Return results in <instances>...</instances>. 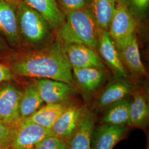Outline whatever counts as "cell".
<instances>
[{
	"label": "cell",
	"mask_w": 149,
	"mask_h": 149,
	"mask_svg": "<svg viewBox=\"0 0 149 149\" xmlns=\"http://www.w3.org/2000/svg\"><path fill=\"white\" fill-rule=\"evenodd\" d=\"M11 70L22 77L56 80L76 87L65 45L58 39L46 47L22 54L12 63Z\"/></svg>",
	"instance_id": "1"
},
{
	"label": "cell",
	"mask_w": 149,
	"mask_h": 149,
	"mask_svg": "<svg viewBox=\"0 0 149 149\" xmlns=\"http://www.w3.org/2000/svg\"><path fill=\"white\" fill-rule=\"evenodd\" d=\"M101 31L88 7L65 14V21L56 33L58 40L65 45L79 44L96 49Z\"/></svg>",
	"instance_id": "2"
},
{
	"label": "cell",
	"mask_w": 149,
	"mask_h": 149,
	"mask_svg": "<svg viewBox=\"0 0 149 149\" xmlns=\"http://www.w3.org/2000/svg\"><path fill=\"white\" fill-rule=\"evenodd\" d=\"M16 8L21 38L31 47L42 45L50 37L53 30L48 22L23 0L18 2Z\"/></svg>",
	"instance_id": "3"
},
{
	"label": "cell",
	"mask_w": 149,
	"mask_h": 149,
	"mask_svg": "<svg viewBox=\"0 0 149 149\" xmlns=\"http://www.w3.org/2000/svg\"><path fill=\"white\" fill-rule=\"evenodd\" d=\"M138 24V20L129 12L125 2L118 0L107 31L117 45L135 34Z\"/></svg>",
	"instance_id": "4"
},
{
	"label": "cell",
	"mask_w": 149,
	"mask_h": 149,
	"mask_svg": "<svg viewBox=\"0 0 149 149\" xmlns=\"http://www.w3.org/2000/svg\"><path fill=\"white\" fill-rule=\"evenodd\" d=\"M22 93L11 84L0 87V121L13 129L22 121L19 112Z\"/></svg>",
	"instance_id": "5"
},
{
	"label": "cell",
	"mask_w": 149,
	"mask_h": 149,
	"mask_svg": "<svg viewBox=\"0 0 149 149\" xmlns=\"http://www.w3.org/2000/svg\"><path fill=\"white\" fill-rule=\"evenodd\" d=\"M34 85L45 104L70 103L76 92L74 86L48 79H39Z\"/></svg>",
	"instance_id": "6"
},
{
	"label": "cell",
	"mask_w": 149,
	"mask_h": 149,
	"mask_svg": "<svg viewBox=\"0 0 149 149\" xmlns=\"http://www.w3.org/2000/svg\"><path fill=\"white\" fill-rule=\"evenodd\" d=\"M53 135L50 129L43 128L27 119L16 128L12 149H35L44 139Z\"/></svg>",
	"instance_id": "7"
},
{
	"label": "cell",
	"mask_w": 149,
	"mask_h": 149,
	"mask_svg": "<svg viewBox=\"0 0 149 149\" xmlns=\"http://www.w3.org/2000/svg\"><path fill=\"white\" fill-rule=\"evenodd\" d=\"M130 128L125 125L96 123L91 135V149H113L127 136Z\"/></svg>",
	"instance_id": "8"
},
{
	"label": "cell",
	"mask_w": 149,
	"mask_h": 149,
	"mask_svg": "<svg viewBox=\"0 0 149 149\" xmlns=\"http://www.w3.org/2000/svg\"><path fill=\"white\" fill-rule=\"evenodd\" d=\"M86 108L70 104L51 128L53 135L68 143L77 128Z\"/></svg>",
	"instance_id": "9"
},
{
	"label": "cell",
	"mask_w": 149,
	"mask_h": 149,
	"mask_svg": "<svg viewBox=\"0 0 149 149\" xmlns=\"http://www.w3.org/2000/svg\"><path fill=\"white\" fill-rule=\"evenodd\" d=\"M66 52L72 69L97 68L103 69L104 65L94 49L83 44L65 45Z\"/></svg>",
	"instance_id": "10"
},
{
	"label": "cell",
	"mask_w": 149,
	"mask_h": 149,
	"mask_svg": "<svg viewBox=\"0 0 149 149\" xmlns=\"http://www.w3.org/2000/svg\"><path fill=\"white\" fill-rule=\"evenodd\" d=\"M72 73L75 85L79 87L86 97L95 93L105 79L104 71L97 68L72 69Z\"/></svg>",
	"instance_id": "11"
},
{
	"label": "cell",
	"mask_w": 149,
	"mask_h": 149,
	"mask_svg": "<svg viewBox=\"0 0 149 149\" xmlns=\"http://www.w3.org/2000/svg\"><path fill=\"white\" fill-rule=\"evenodd\" d=\"M123 64L135 74L147 75V71L143 63L138 42L134 34L126 40L116 45Z\"/></svg>",
	"instance_id": "12"
},
{
	"label": "cell",
	"mask_w": 149,
	"mask_h": 149,
	"mask_svg": "<svg viewBox=\"0 0 149 149\" xmlns=\"http://www.w3.org/2000/svg\"><path fill=\"white\" fill-rule=\"evenodd\" d=\"M97 120L96 113L86 107L77 128L68 142V149H92L91 135Z\"/></svg>",
	"instance_id": "13"
},
{
	"label": "cell",
	"mask_w": 149,
	"mask_h": 149,
	"mask_svg": "<svg viewBox=\"0 0 149 149\" xmlns=\"http://www.w3.org/2000/svg\"><path fill=\"white\" fill-rule=\"evenodd\" d=\"M133 90V85L126 80L119 79L113 81L107 86L98 97L96 112H103L113 103L125 98Z\"/></svg>",
	"instance_id": "14"
},
{
	"label": "cell",
	"mask_w": 149,
	"mask_h": 149,
	"mask_svg": "<svg viewBox=\"0 0 149 149\" xmlns=\"http://www.w3.org/2000/svg\"><path fill=\"white\" fill-rule=\"evenodd\" d=\"M98 49L100 54L113 71L119 77H126L128 72L120 59L114 41L108 31H101Z\"/></svg>",
	"instance_id": "15"
},
{
	"label": "cell",
	"mask_w": 149,
	"mask_h": 149,
	"mask_svg": "<svg viewBox=\"0 0 149 149\" xmlns=\"http://www.w3.org/2000/svg\"><path fill=\"white\" fill-rule=\"evenodd\" d=\"M16 7L0 0V33L13 45L20 44L21 37L19 32Z\"/></svg>",
	"instance_id": "16"
},
{
	"label": "cell",
	"mask_w": 149,
	"mask_h": 149,
	"mask_svg": "<svg viewBox=\"0 0 149 149\" xmlns=\"http://www.w3.org/2000/svg\"><path fill=\"white\" fill-rule=\"evenodd\" d=\"M48 22L52 29H58L65 21V15L55 0H23Z\"/></svg>",
	"instance_id": "17"
},
{
	"label": "cell",
	"mask_w": 149,
	"mask_h": 149,
	"mask_svg": "<svg viewBox=\"0 0 149 149\" xmlns=\"http://www.w3.org/2000/svg\"><path fill=\"white\" fill-rule=\"evenodd\" d=\"M149 120V106L147 98L140 91L133 93L130 101L129 127L143 129L148 127Z\"/></svg>",
	"instance_id": "18"
},
{
	"label": "cell",
	"mask_w": 149,
	"mask_h": 149,
	"mask_svg": "<svg viewBox=\"0 0 149 149\" xmlns=\"http://www.w3.org/2000/svg\"><path fill=\"white\" fill-rule=\"evenodd\" d=\"M130 101L126 98L113 103L103 111L98 124L125 125L129 127Z\"/></svg>",
	"instance_id": "19"
},
{
	"label": "cell",
	"mask_w": 149,
	"mask_h": 149,
	"mask_svg": "<svg viewBox=\"0 0 149 149\" xmlns=\"http://www.w3.org/2000/svg\"><path fill=\"white\" fill-rule=\"evenodd\" d=\"M70 104L71 103L46 104L26 119L43 128L51 129L54 123Z\"/></svg>",
	"instance_id": "20"
},
{
	"label": "cell",
	"mask_w": 149,
	"mask_h": 149,
	"mask_svg": "<svg viewBox=\"0 0 149 149\" xmlns=\"http://www.w3.org/2000/svg\"><path fill=\"white\" fill-rule=\"evenodd\" d=\"M118 0H92L91 8L101 31H107Z\"/></svg>",
	"instance_id": "21"
},
{
	"label": "cell",
	"mask_w": 149,
	"mask_h": 149,
	"mask_svg": "<svg viewBox=\"0 0 149 149\" xmlns=\"http://www.w3.org/2000/svg\"><path fill=\"white\" fill-rule=\"evenodd\" d=\"M34 84L28 86L22 93L19 103V116L21 120L30 117L44 104Z\"/></svg>",
	"instance_id": "22"
},
{
	"label": "cell",
	"mask_w": 149,
	"mask_h": 149,
	"mask_svg": "<svg viewBox=\"0 0 149 149\" xmlns=\"http://www.w3.org/2000/svg\"><path fill=\"white\" fill-rule=\"evenodd\" d=\"M129 12L138 21L144 18L148 11L149 0H123Z\"/></svg>",
	"instance_id": "23"
},
{
	"label": "cell",
	"mask_w": 149,
	"mask_h": 149,
	"mask_svg": "<svg viewBox=\"0 0 149 149\" xmlns=\"http://www.w3.org/2000/svg\"><path fill=\"white\" fill-rule=\"evenodd\" d=\"M64 14L90 7L92 0H55Z\"/></svg>",
	"instance_id": "24"
},
{
	"label": "cell",
	"mask_w": 149,
	"mask_h": 149,
	"mask_svg": "<svg viewBox=\"0 0 149 149\" xmlns=\"http://www.w3.org/2000/svg\"><path fill=\"white\" fill-rule=\"evenodd\" d=\"M35 149H68V144L62 139L52 135L39 143Z\"/></svg>",
	"instance_id": "25"
},
{
	"label": "cell",
	"mask_w": 149,
	"mask_h": 149,
	"mask_svg": "<svg viewBox=\"0 0 149 149\" xmlns=\"http://www.w3.org/2000/svg\"><path fill=\"white\" fill-rule=\"evenodd\" d=\"M15 130L0 121V149H12Z\"/></svg>",
	"instance_id": "26"
},
{
	"label": "cell",
	"mask_w": 149,
	"mask_h": 149,
	"mask_svg": "<svg viewBox=\"0 0 149 149\" xmlns=\"http://www.w3.org/2000/svg\"><path fill=\"white\" fill-rule=\"evenodd\" d=\"M14 78L13 72L8 66L0 64V83L12 80Z\"/></svg>",
	"instance_id": "27"
},
{
	"label": "cell",
	"mask_w": 149,
	"mask_h": 149,
	"mask_svg": "<svg viewBox=\"0 0 149 149\" xmlns=\"http://www.w3.org/2000/svg\"><path fill=\"white\" fill-rule=\"evenodd\" d=\"M6 2L10 3L12 5L16 7V6L17 5V3H18V2L20 0H4Z\"/></svg>",
	"instance_id": "28"
},
{
	"label": "cell",
	"mask_w": 149,
	"mask_h": 149,
	"mask_svg": "<svg viewBox=\"0 0 149 149\" xmlns=\"http://www.w3.org/2000/svg\"><path fill=\"white\" fill-rule=\"evenodd\" d=\"M5 49V45L2 42V40L0 39V52L2 50H3Z\"/></svg>",
	"instance_id": "29"
},
{
	"label": "cell",
	"mask_w": 149,
	"mask_h": 149,
	"mask_svg": "<svg viewBox=\"0 0 149 149\" xmlns=\"http://www.w3.org/2000/svg\"><path fill=\"white\" fill-rule=\"evenodd\" d=\"M146 149H149V144H148V145L146 146Z\"/></svg>",
	"instance_id": "30"
}]
</instances>
